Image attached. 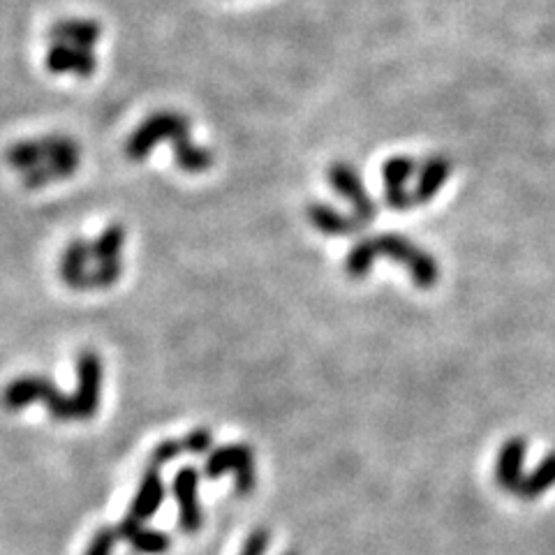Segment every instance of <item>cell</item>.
<instances>
[{
	"instance_id": "7c38bea8",
	"label": "cell",
	"mask_w": 555,
	"mask_h": 555,
	"mask_svg": "<svg viewBox=\"0 0 555 555\" xmlns=\"http://www.w3.org/2000/svg\"><path fill=\"white\" fill-rule=\"evenodd\" d=\"M306 213H308L310 225H313L315 229H320L322 234H329V236H347V234H357L364 229V225H361V222L354 216H343V213L331 209V206L322 204V202L310 204Z\"/></svg>"
},
{
	"instance_id": "7402d4cb",
	"label": "cell",
	"mask_w": 555,
	"mask_h": 555,
	"mask_svg": "<svg viewBox=\"0 0 555 555\" xmlns=\"http://www.w3.org/2000/svg\"><path fill=\"white\" fill-rule=\"evenodd\" d=\"M269 542H271L269 530L259 528L255 532H250V537L246 539V544H243L241 549V555H266V551H269Z\"/></svg>"
},
{
	"instance_id": "8fae6325",
	"label": "cell",
	"mask_w": 555,
	"mask_h": 555,
	"mask_svg": "<svg viewBox=\"0 0 555 555\" xmlns=\"http://www.w3.org/2000/svg\"><path fill=\"white\" fill-rule=\"evenodd\" d=\"M162 500H165V481H162L158 468H148L142 477V484H139L135 500H132L128 516L139 523H146L162 507Z\"/></svg>"
},
{
	"instance_id": "ffe728a7",
	"label": "cell",
	"mask_w": 555,
	"mask_h": 555,
	"mask_svg": "<svg viewBox=\"0 0 555 555\" xmlns=\"http://www.w3.org/2000/svg\"><path fill=\"white\" fill-rule=\"evenodd\" d=\"M183 442L181 440H165L151 451V468H162V465L176 461L183 454Z\"/></svg>"
},
{
	"instance_id": "ac0fdd59",
	"label": "cell",
	"mask_w": 555,
	"mask_h": 555,
	"mask_svg": "<svg viewBox=\"0 0 555 555\" xmlns=\"http://www.w3.org/2000/svg\"><path fill=\"white\" fill-rule=\"evenodd\" d=\"M121 271H123L121 259H116V262H102V264H98L93 271L86 273L84 290H100V287L114 285L116 280L121 278Z\"/></svg>"
},
{
	"instance_id": "5b68a950",
	"label": "cell",
	"mask_w": 555,
	"mask_h": 555,
	"mask_svg": "<svg viewBox=\"0 0 555 555\" xmlns=\"http://www.w3.org/2000/svg\"><path fill=\"white\" fill-rule=\"evenodd\" d=\"M102 394V361L93 350L77 357V391L72 396L74 419L84 421L98 414Z\"/></svg>"
},
{
	"instance_id": "52a82bcc",
	"label": "cell",
	"mask_w": 555,
	"mask_h": 555,
	"mask_svg": "<svg viewBox=\"0 0 555 555\" xmlns=\"http://www.w3.org/2000/svg\"><path fill=\"white\" fill-rule=\"evenodd\" d=\"M174 498L179 505V528L183 532H197L204 523V512L199 505V472L183 468L174 477Z\"/></svg>"
},
{
	"instance_id": "277c9868",
	"label": "cell",
	"mask_w": 555,
	"mask_h": 555,
	"mask_svg": "<svg viewBox=\"0 0 555 555\" xmlns=\"http://www.w3.org/2000/svg\"><path fill=\"white\" fill-rule=\"evenodd\" d=\"M227 472H234L236 493L250 495L255 491V454L248 444H227V447L211 451L204 463V475L209 479H218Z\"/></svg>"
},
{
	"instance_id": "5bb4252c",
	"label": "cell",
	"mask_w": 555,
	"mask_h": 555,
	"mask_svg": "<svg viewBox=\"0 0 555 555\" xmlns=\"http://www.w3.org/2000/svg\"><path fill=\"white\" fill-rule=\"evenodd\" d=\"M88 262H91V243L84 239L72 241L61 259V278L65 280V285L74 287V290H84Z\"/></svg>"
},
{
	"instance_id": "ba28073f",
	"label": "cell",
	"mask_w": 555,
	"mask_h": 555,
	"mask_svg": "<svg viewBox=\"0 0 555 555\" xmlns=\"http://www.w3.org/2000/svg\"><path fill=\"white\" fill-rule=\"evenodd\" d=\"M414 160L403 158V155H396L384 162L382 167V179H384V199H387V206L394 211H407L414 206L412 192H407V181L414 176Z\"/></svg>"
},
{
	"instance_id": "603a6c76",
	"label": "cell",
	"mask_w": 555,
	"mask_h": 555,
	"mask_svg": "<svg viewBox=\"0 0 555 555\" xmlns=\"http://www.w3.org/2000/svg\"><path fill=\"white\" fill-rule=\"evenodd\" d=\"M285 555H299V553H294V551H290V553H285Z\"/></svg>"
},
{
	"instance_id": "2e32d148",
	"label": "cell",
	"mask_w": 555,
	"mask_h": 555,
	"mask_svg": "<svg viewBox=\"0 0 555 555\" xmlns=\"http://www.w3.org/2000/svg\"><path fill=\"white\" fill-rule=\"evenodd\" d=\"M377 257H380V253H377L375 239L357 241L352 246L350 253H347V259H345L347 276H350L352 280H364L370 273V269H373Z\"/></svg>"
},
{
	"instance_id": "8992f818",
	"label": "cell",
	"mask_w": 555,
	"mask_h": 555,
	"mask_svg": "<svg viewBox=\"0 0 555 555\" xmlns=\"http://www.w3.org/2000/svg\"><path fill=\"white\" fill-rule=\"evenodd\" d=\"M329 183L340 197H345L347 202H350L354 218H357L361 225H368L370 220H375L377 204L375 199L368 195L366 185L361 181L357 169L347 165V162H336V165L329 167Z\"/></svg>"
},
{
	"instance_id": "30bf717a",
	"label": "cell",
	"mask_w": 555,
	"mask_h": 555,
	"mask_svg": "<svg viewBox=\"0 0 555 555\" xmlns=\"http://www.w3.org/2000/svg\"><path fill=\"white\" fill-rule=\"evenodd\" d=\"M116 535L121 542H128L132 549L144 555H162L172 549V537L160 530L144 528V523L135 521L132 516H125L123 521L118 523Z\"/></svg>"
},
{
	"instance_id": "4fadbf2b",
	"label": "cell",
	"mask_w": 555,
	"mask_h": 555,
	"mask_svg": "<svg viewBox=\"0 0 555 555\" xmlns=\"http://www.w3.org/2000/svg\"><path fill=\"white\" fill-rule=\"evenodd\" d=\"M449 174H451V162L447 158H442V155H433V158H428L419 172L417 188H414V192H412L414 204L431 202V199L442 190V185L447 183Z\"/></svg>"
},
{
	"instance_id": "7a4b0ae2",
	"label": "cell",
	"mask_w": 555,
	"mask_h": 555,
	"mask_svg": "<svg viewBox=\"0 0 555 555\" xmlns=\"http://www.w3.org/2000/svg\"><path fill=\"white\" fill-rule=\"evenodd\" d=\"M35 401H42L47 405L49 414L58 421H72L74 419V407L72 398H68L63 391H58L54 382H49L47 377H35L26 375L14 380L12 384H7V389L3 391V405L10 412L24 410Z\"/></svg>"
},
{
	"instance_id": "3957f363",
	"label": "cell",
	"mask_w": 555,
	"mask_h": 555,
	"mask_svg": "<svg viewBox=\"0 0 555 555\" xmlns=\"http://www.w3.org/2000/svg\"><path fill=\"white\" fill-rule=\"evenodd\" d=\"M377 253L387 255L394 262L403 264L410 271L412 283L421 290H431L440 280V266L431 253L421 250L417 243L405 239L401 234H380L375 236Z\"/></svg>"
},
{
	"instance_id": "d6986e66",
	"label": "cell",
	"mask_w": 555,
	"mask_h": 555,
	"mask_svg": "<svg viewBox=\"0 0 555 555\" xmlns=\"http://www.w3.org/2000/svg\"><path fill=\"white\" fill-rule=\"evenodd\" d=\"M181 442H183V449L188 451V454L204 456L213 449V433L209 431V428H195V431H190Z\"/></svg>"
},
{
	"instance_id": "9a60e30c",
	"label": "cell",
	"mask_w": 555,
	"mask_h": 555,
	"mask_svg": "<svg viewBox=\"0 0 555 555\" xmlns=\"http://www.w3.org/2000/svg\"><path fill=\"white\" fill-rule=\"evenodd\" d=\"M553 486H555V451L549 456H544L542 463H539L537 468L525 477L518 495H521L523 500H537L542 498L546 491H551Z\"/></svg>"
},
{
	"instance_id": "6da1fadb",
	"label": "cell",
	"mask_w": 555,
	"mask_h": 555,
	"mask_svg": "<svg viewBox=\"0 0 555 555\" xmlns=\"http://www.w3.org/2000/svg\"><path fill=\"white\" fill-rule=\"evenodd\" d=\"M160 139H172L176 162L183 172L199 174L213 165V155L206 148L190 142V123L176 114H158L137 130V135L128 142V155L132 160H142L153 151Z\"/></svg>"
},
{
	"instance_id": "e0dca14e",
	"label": "cell",
	"mask_w": 555,
	"mask_h": 555,
	"mask_svg": "<svg viewBox=\"0 0 555 555\" xmlns=\"http://www.w3.org/2000/svg\"><path fill=\"white\" fill-rule=\"evenodd\" d=\"M125 243V229L121 225H111L91 243V259L102 262H116L121 259V250Z\"/></svg>"
},
{
	"instance_id": "9c48e42d",
	"label": "cell",
	"mask_w": 555,
	"mask_h": 555,
	"mask_svg": "<svg viewBox=\"0 0 555 555\" xmlns=\"http://www.w3.org/2000/svg\"><path fill=\"white\" fill-rule=\"evenodd\" d=\"M525 454H528V442L523 438H509L500 447L498 463H495V479H498V484L509 493L518 495V491H521L525 481Z\"/></svg>"
},
{
	"instance_id": "44dd1931",
	"label": "cell",
	"mask_w": 555,
	"mask_h": 555,
	"mask_svg": "<svg viewBox=\"0 0 555 555\" xmlns=\"http://www.w3.org/2000/svg\"><path fill=\"white\" fill-rule=\"evenodd\" d=\"M116 542H118V535H116V528H102L93 535L91 544H88L86 555H111L116 549Z\"/></svg>"
}]
</instances>
